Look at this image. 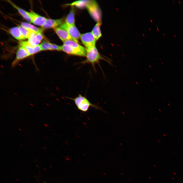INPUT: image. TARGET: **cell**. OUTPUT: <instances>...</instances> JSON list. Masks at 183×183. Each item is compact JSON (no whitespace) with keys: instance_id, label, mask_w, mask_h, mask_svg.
I'll return each instance as SVG.
<instances>
[{"instance_id":"obj_1","label":"cell","mask_w":183,"mask_h":183,"mask_svg":"<svg viewBox=\"0 0 183 183\" xmlns=\"http://www.w3.org/2000/svg\"><path fill=\"white\" fill-rule=\"evenodd\" d=\"M61 51L69 55L82 57L86 56L85 48L76 42H72L69 45L63 44L61 46Z\"/></svg>"},{"instance_id":"obj_2","label":"cell","mask_w":183,"mask_h":183,"mask_svg":"<svg viewBox=\"0 0 183 183\" xmlns=\"http://www.w3.org/2000/svg\"><path fill=\"white\" fill-rule=\"evenodd\" d=\"M69 98L74 101L78 109L82 112H87L90 107L96 109H100L99 106L92 103L86 97L81 94H79L74 98Z\"/></svg>"},{"instance_id":"obj_3","label":"cell","mask_w":183,"mask_h":183,"mask_svg":"<svg viewBox=\"0 0 183 183\" xmlns=\"http://www.w3.org/2000/svg\"><path fill=\"white\" fill-rule=\"evenodd\" d=\"M86 49V59L85 63H89L93 66L98 63L100 60L103 59L110 63V62L103 57L100 54L95 46H93Z\"/></svg>"},{"instance_id":"obj_4","label":"cell","mask_w":183,"mask_h":183,"mask_svg":"<svg viewBox=\"0 0 183 183\" xmlns=\"http://www.w3.org/2000/svg\"><path fill=\"white\" fill-rule=\"evenodd\" d=\"M86 8L90 16L95 21L97 22L101 21V12L95 1L89 0Z\"/></svg>"},{"instance_id":"obj_5","label":"cell","mask_w":183,"mask_h":183,"mask_svg":"<svg viewBox=\"0 0 183 183\" xmlns=\"http://www.w3.org/2000/svg\"><path fill=\"white\" fill-rule=\"evenodd\" d=\"M59 27L65 30L75 41L78 43V39L80 38L81 34L75 25H69L64 22Z\"/></svg>"},{"instance_id":"obj_6","label":"cell","mask_w":183,"mask_h":183,"mask_svg":"<svg viewBox=\"0 0 183 183\" xmlns=\"http://www.w3.org/2000/svg\"><path fill=\"white\" fill-rule=\"evenodd\" d=\"M80 38L86 49L95 46L96 40L91 32L81 34Z\"/></svg>"},{"instance_id":"obj_7","label":"cell","mask_w":183,"mask_h":183,"mask_svg":"<svg viewBox=\"0 0 183 183\" xmlns=\"http://www.w3.org/2000/svg\"><path fill=\"white\" fill-rule=\"evenodd\" d=\"M43 38L41 32L38 33L33 32L28 39L27 43L29 45L34 47L38 45Z\"/></svg>"},{"instance_id":"obj_8","label":"cell","mask_w":183,"mask_h":183,"mask_svg":"<svg viewBox=\"0 0 183 183\" xmlns=\"http://www.w3.org/2000/svg\"><path fill=\"white\" fill-rule=\"evenodd\" d=\"M63 21V18L56 19H47L45 22L42 27L45 29L55 28L59 27L64 23Z\"/></svg>"},{"instance_id":"obj_9","label":"cell","mask_w":183,"mask_h":183,"mask_svg":"<svg viewBox=\"0 0 183 183\" xmlns=\"http://www.w3.org/2000/svg\"><path fill=\"white\" fill-rule=\"evenodd\" d=\"M19 45L20 46L24 48L30 55L42 51L40 44L33 47L28 45L27 41H22L19 43Z\"/></svg>"},{"instance_id":"obj_10","label":"cell","mask_w":183,"mask_h":183,"mask_svg":"<svg viewBox=\"0 0 183 183\" xmlns=\"http://www.w3.org/2000/svg\"><path fill=\"white\" fill-rule=\"evenodd\" d=\"M30 55L23 47L20 46L17 50L15 59L12 63V66H14L20 60L25 58Z\"/></svg>"},{"instance_id":"obj_11","label":"cell","mask_w":183,"mask_h":183,"mask_svg":"<svg viewBox=\"0 0 183 183\" xmlns=\"http://www.w3.org/2000/svg\"><path fill=\"white\" fill-rule=\"evenodd\" d=\"M29 13L32 23L38 26H43L47 19L33 11L29 12Z\"/></svg>"},{"instance_id":"obj_12","label":"cell","mask_w":183,"mask_h":183,"mask_svg":"<svg viewBox=\"0 0 183 183\" xmlns=\"http://www.w3.org/2000/svg\"><path fill=\"white\" fill-rule=\"evenodd\" d=\"M54 30L59 38L63 42L69 40L76 42L65 30L60 27L54 28Z\"/></svg>"},{"instance_id":"obj_13","label":"cell","mask_w":183,"mask_h":183,"mask_svg":"<svg viewBox=\"0 0 183 183\" xmlns=\"http://www.w3.org/2000/svg\"><path fill=\"white\" fill-rule=\"evenodd\" d=\"M42 51L50 50L61 51V46L51 43L44 40L40 44Z\"/></svg>"},{"instance_id":"obj_14","label":"cell","mask_w":183,"mask_h":183,"mask_svg":"<svg viewBox=\"0 0 183 183\" xmlns=\"http://www.w3.org/2000/svg\"><path fill=\"white\" fill-rule=\"evenodd\" d=\"M7 1L13 7L17 10L20 14L26 20L29 22H32L29 12L18 7L11 1L8 0Z\"/></svg>"},{"instance_id":"obj_15","label":"cell","mask_w":183,"mask_h":183,"mask_svg":"<svg viewBox=\"0 0 183 183\" xmlns=\"http://www.w3.org/2000/svg\"><path fill=\"white\" fill-rule=\"evenodd\" d=\"M9 31L10 34L18 40H22L26 39L22 34L18 27H12L10 29Z\"/></svg>"},{"instance_id":"obj_16","label":"cell","mask_w":183,"mask_h":183,"mask_svg":"<svg viewBox=\"0 0 183 183\" xmlns=\"http://www.w3.org/2000/svg\"><path fill=\"white\" fill-rule=\"evenodd\" d=\"M101 24V21L97 22L91 32L96 41L99 39L102 36L100 28Z\"/></svg>"},{"instance_id":"obj_17","label":"cell","mask_w":183,"mask_h":183,"mask_svg":"<svg viewBox=\"0 0 183 183\" xmlns=\"http://www.w3.org/2000/svg\"><path fill=\"white\" fill-rule=\"evenodd\" d=\"M65 23L70 25H75V12L73 7H72L65 20Z\"/></svg>"},{"instance_id":"obj_18","label":"cell","mask_w":183,"mask_h":183,"mask_svg":"<svg viewBox=\"0 0 183 183\" xmlns=\"http://www.w3.org/2000/svg\"><path fill=\"white\" fill-rule=\"evenodd\" d=\"M21 25L24 27L35 33L41 32L42 30V28L37 27L28 23L22 22L21 23Z\"/></svg>"},{"instance_id":"obj_19","label":"cell","mask_w":183,"mask_h":183,"mask_svg":"<svg viewBox=\"0 0 183 183\" xmlns=\"http://www.w3.org/2000/svg\"><path fill=\"white\" fill-rule=\"evenodd\" d=\"M89 0H79L73 2L71 3L68 4L67 5L71 6H75L79 8L86 7Z\"/></svg>"},{"instance_id":"obj_20","label":"cell","mask_w":183,"mask_h":183,"mask_svg":"<svg viewBox=\"0 0 183 183\" xmlns=\"http://www.w3.org/2000/svg\"><path fill=\"white\" fill-rule=\"evenodd\" d=\"M18 27L22 34L26 39H28L32 33L33 32L21 25L19 26Z\"/></svg>"},{"instance_id":"obj_21","label":"cell","mask_w":183,"mask_h":183,"mask_svg":"<svg viewBox=\"0 0 183 183\" xmlns=\"http://www.w3.org/2000/svg\"><path fill=\"white\" fill-rule=\"evenodd\" d=\"M44 126H45L47 127H49V126L48 125H47L46 124H44Z\"/></svg>"},{"instance_id":"obj_22","label":"cell","mask_w":183,"mask_h":183,"mask_svg":"<svg viewBox=\"0 0 183 183\" xmlns=\"http://www.w3.org/2000/svg\"><path fill=\"white\" fill-rule=\"evenodd\" d=\"M19 130H20V131H22V130L20 128H19Z\"/></svg>"},{"instance_id":"obj_23","label":"cell","mask_w":183,"mask_h":183,"mask_svg":"<svg viewBox=\"0 0 183 183\" xmlns=\"http://www.w3.org/2000/svg\"><path fill=\"white\" fill-rule=\"evenodd\" d=\"M178 2L180 4L181 3L179 1H178Z\"/></svg>"},{"instance_id":"obj_24","label":"cell","mask_w":183,"mask_h":183,"mask_svg":"<svg viewBox=\"0 0 183 183\" xmlns=\"http://www.w3.org/2000/svg\"><path fill=\"white\" fill-rule=\"evenodd\" d=\"M45 138L46 139H48V138L47 137H45Z\"/></svg>"},{"instance_id":"obj_25","label":"cell","mask_w":183,"mask_h":183,"mask_svg":"<svg viewBox=\"0 0 183 183\" xmlns=\"http://www.w3.org/2000/svg\"><path fill=\"white\" fill-rule=\"evenodd\" d=\"M163 35L164 36H165V34L164 33H163Z\"/></svg>"},{"instance_id":"obj_26","label":"cell","mask_w":183,"mask_h":183,"mask_svg":"<svg viewBox=\"0 0 183 183\" xmlns=\"http://www.w3.org/2000/svg\"><path fill=\"white\" fill-rule=\"evenodd\" d=\"M174 36L175 37H176V36L175 35H174Z\"/></svg>"},{"instance_id":"obj_27","label":"cell","mask_w":183,"mask_h":183,"mask_svg":"<svg viewBox=\"0 0 183 183\" xmlns=\"http://www.w3.org/2000/svg\"><path fill=\"white\" fill-rule=\"evenodd\" d=\"M173 3H174V4L175 3V2H174V1H173Z\"/></svg>"},{"instance_id":"obj_28","label":"cell","mask_w":183,"mask_h":183,"mask_svg":"<svg viewBox=\"0 0 183 183\" xmlns=\"http://www.w3.org/2000/svg\"><path fill=\"white\" fill-rule=\"evenodd\" d=\"M157 29H158V31H159V29L158 28H157Z\"/></svg>"},{"instance_id":"obj_29","label":"cell","mask_w":183,"mask_h":183,"mask_svg":"<svg viewBox=\"0 0 183 183\" xmlns=\"http://www.w3.org/2000/svg\"><path fill=\"white\" fill-rule=\"evenodd\" d=\"M44 183H45V182H44Z\"/></svg>"}]
</instances>
